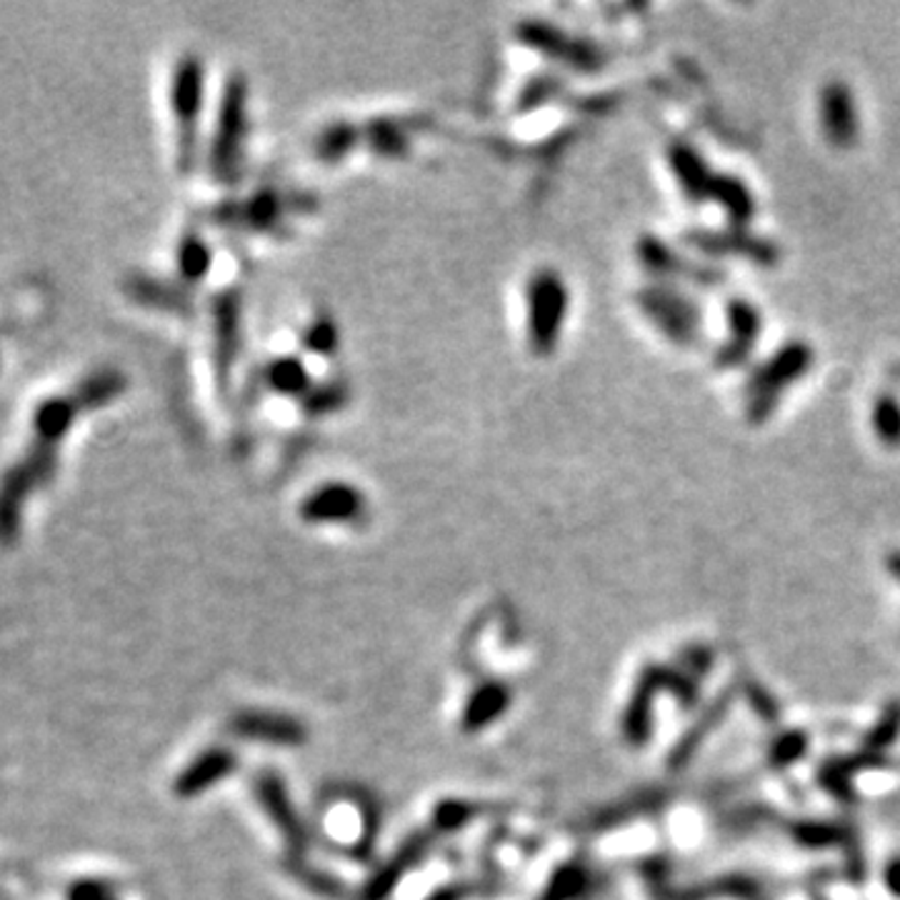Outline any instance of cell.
Here are the masks:
<instances>
[{"instance_id":"obj_4","label":"cell","mask_w":900,"mask_h":900,"mask_svg":"<svg viewBox=\"0 0 900 900\" xmlns=\"http://www.w3.org/2000/svg\"><path fill=\"white\" fill-rule=\"evenodd\" d=\"M810 360H814V353H810L808 346H803V343H793V346L775 353L753 376V383H750V418L763 420L765 416H771L775 403H778V395L785 388L796 383L798 376L806 373Z\"/></svg>"},{"instance_id":"obj_9","label":"cell","mask_w":900,"mask_h":900,"mask_svg":"<svg viewBox=\"0 0 900 900\" xmlns=\"http://www.w3.org/2000/svg\"><path fill=\"white\" fill-rule=\"evenodd\" d=\"M670 165H673L678 183L683 185V191L691 198L708 196V193L716 188V178H713L708 165L703 163V158L693 153L691 148L678 146L673 153H670Z\"/></svg>"},{"instance_id":"obj_2","label":"cell","mask_w":900,"mask_h":900,"mask_svg":"<svg viewBox=\"0 0 900 900\" xmlns=\"http://www.w3.org/2000/svg\"><path fill=\"white\" fill-rule=\"evenodd\" d=\"M249 138V85L243 76L228 78L218 103L214 140L208 148V168L218 183H231L243 165Z\"/></svg>"},{"instance_id":"obj_8","label":"cell","mask_w":900,"mask_h":900,"mask_svg":"<svg viewBox=\"0 0 900 900\" xmlns=\"http://www.w3.org/2000/svg\"><path fill=\"white\" fill-rule=\"evenodd\" d=\"M728 325L730 343L723 350V358H728V364H740L738 358L748 356V350L755 346L758 333H761V315L748 300H734L728 308Z\"/></svg>"},{"instance_id":"obj_10","label":"cell","mask_w":900,"mask_h":900,"mask_svg":"<svg viewBox=\"0 0 900 900\" xmlns=\"http://www.w3.org/2000/svg\"><path fill=\"white\" fill-rule=\"evenodd\" d=\"M358 508L356 491L348 485H328V488H318L313 498L305 503V514L313 518H346Z\"/></svg>"},{"instance_id":"obj_5","label":"cell","mask_w":900,"mask_h":900,"mask_svg":"<svg viewBox=\"0 0 900 900\" xmlns=\"http://www.w3.org/2000/svg\"><path fill=\"white\" fill-rule=\"evenodd\" d=\"M643 311L676 343H691L699 333V311L691 300L666 288L643 290Z\"/></svg>"},{"instance_id":"obj_1","label":"cell","mask_w":900,"mask_h":900,"mask_svg":"<svg viewBox=\"0 0 900 900\" xmlns=\"http://www.w3.org/2000/svg\"><path fill=\"white\" fill-rule=\"evenodd\" d=\"M526 343L535 356H551L558 348L568 318L566 280L551 268H538L526 284Z\"/></svg>"},{"instance_id":"obj_11","label":"cell","mask_w":900,"mask_h":900,"mask_svg":"<svg viewBox=\"0 0 900 900\" xmlns=\"http://www.w3.org/2000/svg\"><path fill=\"white\" fill-rule=\"evenodd\" d=\"M870 423L886 446H900V403L893 395H878L873 403Z\"/></svg>"},{"instance_id":"obj_7","label":"cell","mask_w":900,"mask_h":900,"mask_svg":"<svg viewBox=\"0 0 900 900\" xmlns=\"http://www.w3.org/2000/svg\"><path fill=\"white\" fill-rule=\"evenodd\" d=\"M820 116H823L826 138L838 148L853 146L858 136V120H855V103L849 88L843 83L826 85L820 95Z\"/></svg>"},{"instance_id":"obj_3","label":"cell","mask_w":900,"mask_h":900,"mask_svg":"<svg viewBox=\"0 0 900 900\" xmlns=\"http://www.w3.org/2000/svg\"><path fill=\"white\" fill-rule=\"evenodd\" d=\"M203 88H206V66H203V58L185 53L173 68L171 91H168L175 128V146H178V165L183 171H188L196 163V138L203 116Z\"/></svg>"},{"instance_id":"obj_6","label":"cell","mask_w":900,"mask_h":900,"mask_svg":"<svg viewBox=\"0 0 900 900\" xmlns=\"http://www.w3.org/2000/svg\"><path fill=\"white\" fill-rule=\"evenodd\" d=\"M526 46L535 48L538 53H545V56L558 58L561 64H566L570 68L578 70H590L598 68L600 64V53L596 46H590L584 38H573L566 31L553 28V25L535 23V25H523L520 28Z\"/></svg>"}]
</instances>
